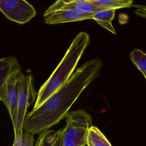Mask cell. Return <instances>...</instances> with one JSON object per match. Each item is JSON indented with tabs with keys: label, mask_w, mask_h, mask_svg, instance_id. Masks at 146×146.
I'll use <instances>...</instances> for the list:
<instances>
[{
	"label": "cell",
	"mask_w": 146,
	"mask_h": 146,
	"mask_svg": "<svg viewBox=\"0 0 146 146\" xmlns=\"http://www.w3.org/2000/svg\"><path fill=\"white\" fill-rule=\"evenodd\" d=\"M90 42V36L85 32L73 39L62 60L40 88L33 109L42 105L68 81Z\"/></svg>",
	"instance_id": "7a4b0ae2"
},
{
	"label": "cell",
	"mask_w": 146,
	"mask_h": 146,
	"mask_svg": "<svg viewBox=\"0 0 146 146\" xmlns=\"http://www.w3.org/2000/svg\"><path fill=\"white\" fill-rule=\"evenodd\" d=\"M130 57L132 63L146 78V54L141 49H134L131 52Z\"/></svg>",
	"instance_id": "4fadbf2b"
},
{
	"label": "cell",
	"mask_w": 146,
	"mask_h": 146,
	"mask_svg": "<svg viewBox=\"0 0 146 146\" xmlns=\"http://www.w3.org/2000/svg\"><path fill=\"white\" fill-rule=\"evenodd\" d=\"M86 144L88 146H112L104 134L93 125L88 131Z\"/></svg>",
	"instance_id": "8fae6325"
},
{
	"label": "cell",
	"mask_w": 146,
	"mask_h": 146,
	"mask_svg": "<svg viewBox=\"0 0 146 146\" xmlns=\"http://www.w3.org/2000/svg\"><path fill=\"white\" fill-rule=\"evenodd\" d=\"M37 95L33 76L23 74L19 84L18 96L12 120L15 137L23 132L25 117L29 108L35 102Z\"/></svg>",
	"instance_id": "277c9868"
},
{
	"label": "cell",
	"mask_w": 146,
	"mask_h": 146,
	"mask_svg": "<svg viewBox=\"0 0 146 146\" xmlns=\"http://www.w3.org/2000/svg\"><path fill=\"white\" fill-rule=\"evenodd\" d=\"M94 5L102 9L117 10L120 8L129 7L132 5L133 1L131 0H111V1H97L89 0Z\"/></svg>",
	"instance_id": "7c38bea8"
},
{
	"label": "cell",
	"mask_w": 146,
	"mask_h": 146,
	"mask_svg": "<svg viewBox=\"0 0 146 146\" xmlns=\"http://www.w3.org/2000/svg\"><path fill=\"white\" fill-rule=\"evenodd\" d=\"M62 131L63 146H85L89 129L92 126L89 113L83 109L68 112Z\"/></svg>",
	"instance_id": "3957f363"
},
{
	"label": "cell",
	"mask_w": 146,
	"mask_h": 146,
	"mask_svg": "<svg viewBox=\"0 0 146 146\" xmlns=\"http://www.w3.org/2000/svg\"><path fill=\"white\" fill-rule=\"evenodd\" d=\"M35 142L33 134L23 131L21 135L15 137L13 146H33Z\"/></svg>",
	"instance_id": "9a60e30c"
},
{
	"label": "cell",
	"mask_w": 146,
	"mask_h": 146,
	"mask_svg": "<svg viewBox=\"0 0 146 146\" xmlns=\"http://www.w3.org/2000/svg\"><path fill=\"white\" fill-rule=\"evenodd\" d=\"M48 10H69L79 14H94L97 12L106 10L99 8L89 2V0H58L51 5ZM111 10V9H110Z\"/></svg>",
	"instance_id": "52a82bcc"
},
{
	"label": "cell",
	"mask_w": 146,
	"mask_h": 146,
	"mask_svg": "<svg viewBox=\"0 0 146 146\" xmlns=\"http://www.w3.org/2000/svg\"><path fill=\"white\" fill-rule=\"evenodd\" d=\"M63 129L56 131V137L53 146H63L62 144V131Z\"/></svg>",
	"instance_id": "e0dca14e"
},
{
	"label": "cell",
	"mask_w": 146,
	"mask_h": 146,
	"mask_svg": "<svg viewBox=\"0 0 146 146\" xmlns=\"http://www.w3.org/2000/svg\"><path fill=\"white\" fill-rule=\"evenodd\" d=\"M103 65L102 60L99 58L84 62L42 105L26 114L23 131L40 135L66 117L82 92L100 76Z\"/></svg>",
	"instance_id": "6da1fadb"
},
{
	"label": "cell",
	"mask_w": 146,
	"mask_h": 146,
	"mask_svg": "<svg viewBox=\"0 0 146 146\" xmlns=\"http://www.w3.org/2000/svg\"><path fill=\"white\" fill-rule=\"evenodd\" d=\"M0 11L9 20L21 25L36 15L33 6L25 0H0Z\"/></svg>",
	"instance_id": "5b68a950"
},
{
	"label": "cell",
	"mask_w": 146,
	"mask_h": 146,
	"mask_svg": "<svg viewBox=\"0 0 146 146\" xmlns=\"http://www.w3.org/2000/svg\"><path fill=\"white\" fill-rule=\"evenodd\" d=\"M13 57H5L0 58V71L7 67L12 62Z\"/></svg>",
	"instance_id": "2e32d148"
},
{
	"label": "cell",
	"mask_w": 146,
	"mask_h": 146,
	"mask_svg": "<svg viewBox=\"0 0 146 146\" xmlns=\"http://www.w3.org/2000/svg\"><path fill=\"white\" fill-rule=\"evenodd\" d=\"M39 135L35 146H53L56 135L55 131L48 130Z\"/></svg>",
	"instance_id": "5bb4252c"
},
{
	"label": "cell",
	"mask_w": 146,
	"mask_h": 146,
	"mask_svg": "<svg viewBox=\"0 0 146 146\" xmlns=\"http://www.w3.org/2000/svg\"><path fill=\"white\" fill-rule=\"evenodd\" d=\"M94 14H81L69 10L50 11L47 9L43 14V17L47 24L56 25L93 19Z\"/></svg>",
	"instance_id": "8992f818"
},
{
	"label": "cell",
	"mask_w": 146,
	"mask_h": 146,
	"mask_svg": "<svg viewBox=\"0 0 146 146\" xmlns=\"http://www.w3.org/2000/svg\"><path fill=\"white\" fill-rule=\"evenodd\" d=\"M23 74L21 70L18 71L11 75L7 80L5 99L4 103L8 110L12 120L15 112L19 84Z\"/></svg>",
	"instance_id": "ba28073f"
},
{
	"label": "cell",
	"mask_w": 146,
	"mask_h": 146,
	"mask_svg": "<svg viewBox=\"0 0 146 146\" xmlns=\"http://www.w3.org/2000/svg\"><path fill=\"white\" fill-rule=\"evenodd\" d=\"M21 70V66L16 58L9 66L0 71V101L5 102V99L6 84L8 78L18 71Z\"/></svg>",
	"instance_id": "9c48e42d"
},
{
	"label": "cell",
	"mask_w": 146,
	"mask_h": 146,
	"mask_svg": "<svg viewBox=\"0 0 146 146\" xmlns=\"http://www.w3.org/2000/svg\"><path fill=\"white\" fill-rule=\"evenodd\" d=\"M114 9L104 10L96 13L93 16V19L96 21L102 28H105L113 34L116 35V31L113 28L112 21L115 16Z\"/></svg>",
	"instance_id": "30bf717a"
}]
</instances>
